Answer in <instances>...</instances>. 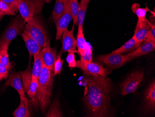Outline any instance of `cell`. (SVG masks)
<instances>
[{
    "mask_svg": "<svg viewBox=\"0 0 155 117\" xmlns=\"http://www.w3.org/2000/svg\"><path fill=\"white\" fill-rule=\"evenodd\" d=\"M69 0H56L54 7L52 12V19L54 21L58 19L65 10L66 5Z\"/></svg>",
    "mask_w": 155,
    "mask_h": 117,
    "instance_id": "20",
    "label": "cell"
},
{
    "mask_svg": "<svg viewBox=\"0 0 155 117\" xmlns=\"http://www.w3.org/2000/svg\"><path fill=\"white\" fill-rule=\"evenodd\" d=\"M21 76L22 77L23 89L25 93H27L32 81V71L30 65H28L27 70L21 72Z\"/></svg>",
    "mask_w": 155,
    "mask_h": 117,
    "instance_id": "24",
    "label": "cell"
},
{
    "mask_svg": "<svg viewBox=\"0 0 155 117\" xmlns=\"http://www.w3.org/2000/svg\"><path fill=\"white\" fill-rule=\"evenodd\" d=\"M86 79L88 90L84 101L90 116H111L110 96L112 85L110 79L101 76L92 75H87Z\"/></svg>",
    "mask_w": 155,
    "mask_h": 117,
    "instance_id": "1",
    "label": "cell"
},
{
    "mask_svg": "<svg viewBox=\"0 0 155 117\" xmlns=\"http://www.w3.org/2000/svg\"><path fill=\"white\" fill-rule=\"evenodd\" d=\"M25 24V21L21 15L15 17L0 38V50H8L12 40L22 33Z\"/></svg>",
    "mask_w": 155,
    "mask_h": 117,
    "instance_id": "4",
    "label": "cell"
},
{
    "mask_svg": "<svg viewBox=\"0 0 155 117\" xmlns=\"http://www.w3.org/2000/svg\"><path fill=\"white\" fill-rule=\"evenodd\" d=\"M74 24L71 30L66 29L62 35V48L58 55H61L65 52L77 53L76 40L74 35Z\"/></svg>",
    "mask_w": 155,
    "mask_h": 117,
    "instance_id": "10",
    "label": "cell"
},
{
    "mask_svg": "<svg viewBox=\"0 0 155 117\" xmlns=\"http://www.w3.org/2000/svg\"><path fill=\"white\" fill-rule=\"evenodd\" d=\"M8 76V70L6 66L0 62V78L2 79H6Z\"/></svg>",
    "mask_w": 155,
    "mask_h": 117,
    "instance_id": "34",
    "label": "cell"
},
{
    "mask_svg": "<svg viewBox=\"0 0 155 117\" xmlns=\"http://www.w3.org/2000/svg\"><path fill=\"white\" fill-rule=\"evenodd\" d=\"M96 60L106 64L110 69L120 68L128 62L125 55L113 52L106 55L98 56L97 57Z\"/></svg>",
    "mask_w": 155,
    "mask_h": 117,
    "instance_id": "8",
    "label": "cell"
},
{
    "mask_svg": "<svg viewBox=\"0 0 155 117\" xmlns=\"http://www.w3.org/2000/svg\"><path fill=\"white\" fill-rule=\"evenodd\" d=\"M74 25H78V14L79 9L78 0H69Z\"/></svg>",
    "mask_w": 155,
    "mask_h": 117,
    "instance_id": "26",
    "label": "cell"
},
{
    "mask_svg": "<svg viewBox=\"0 0 155 117\" xmlns=\"http://www.w3.org/2000/svg\"><path fill=\"white\" fill-rule=\"evenodd\" d=\"M2 80V79L1 78H0V81H1Z\"/></svg>",
    "mask_w": 155,
    "mask_h": 117,
    "instance_id": "38",
    "label": "cell"
},
{
    "mask_svg": "<svg viewBox=\"0 0 155 117\" xmlns=\"http://www.w3.org/2000/svg\"><path fill=\"white\" fill-rule=\"evenodd\" d=\"M62 113L60 108V102L58 99H55L49 108L46 117H63Z\"/></svg>",
    "mask_w": 155,
    "mask_h": 117,
    "instance_id": "25",
    "label": "cell"
},
{
    "mask_svg": "<svg viewBox=\"0 0 155 117\" xmlns=\"http://www.w3.org/2000/svg\"><path fill=\"white\" fill-rule=\"evenodd\" d=\"M131 10L133 13L137 15L138 20L142 21H147L148 20L146 18V15L147 12L150 11L147 6L144 8L140 7V5L137 3H133L131 6Z\"/></svg>",
    "mask_w": 155,
    "mask_h": 117,
    "instance_id": "23",
    "label": "cell"
},
{
    "mask_svg": "<svg viewBox=\"0 0 155 117\" xmlns=\"http://www.w3.org/2000/svg\"><path fill=\"white\" fill-rule=\"evenodd\" d=\"M5 86H11L17 91L19 95L26 96L21 81V77L19 72H13L6 81Z\"/></svg>",
    "mask_w": 155,
    "mask_h": 117,
    "instance_id": "14",
    "label": "cell"
},
{
    "mask_svg": "<svg viewBox=\"0 0 155 117\" xmlns=\"http://www.w3.org/2000/svg\"><path fill=\"white\" fill-rule=\"evenodd\" d=\"M73 20L72 12H71L69 1H68L65 10L61 15L54 22L56 27V40H59L61 38L62 35L64 31L67 29L70 22Z\"/></svg>",
    "mask_w": 155,
    "mask_h": 117,
    "instance_id": "9",
    "label": "cell"
},
{
    "mask_svg": "<svg viewBox=\"0 0 155 117\" xmlns=\"http://www.w3.org/2000/svg\"><path fill=\"white\" fill-rule=\"evenodd\" d=\"M0 1L8 4L15 12L18 10V0H0Z\"/></svg>",
    "mask_w": 155,
    "mask_h": 117,
    "instance_id": "35",
    "label": "cell"
},
{
    "mask_svg": "<svg viewBox=\"0 0 155 117\" xmlns=\"http://www.w3.org/2000/svg\"><path fill=\"white\" fill-rule=\"evenodd\" d=\"M0 15L2 16L5 15H15V12L8 4L0 1Z\"/></svg>",
    "mask_w": 155,
    "mask_h": 117,
    "instance_id": "29",
    "label": "cell"
},
{
    "mask_svg": "<svg viewBox=\"0 0 155 117\" xmlns=\"http://www.w3.org/2000/svg\"><path fill=\"white\" fill-rule=\"evenodd\" d=\"M0 62L6 66L8 71L12 69V64L9 61L8 50L2 49L0 50Z\"/></svg>",
    "mask_w": 155,
    "mask_h": 117,
    "instance_id": "27",
    "label": "cell"
},
{
    "mask_svg": "<svg viewBox=\"0 0 155 117\" xmlns=\"http://www.w3.org/2000/svg\"><path fill=\"white\" fill-rule=\"evenodd\" d=\"M2 17V16H1V15H0V20H1V18Z\"/></svg>",
    "mask_w": 155,
    "mask_h": 117,
    "instance_id": "37",
    "label": "cell"
},
{
    "mask_svg": "<svg viewBox=\"0 0 155 117\" xmlns=\"http://www.w3.org/2000/svg\"><path fill=\"white\" fill-rule=\"evenodd\" d=\"M63 63H64V60L61 58V55H57V58L54 65V76L56 75H60L62 69Z\"/></svg>",
    "mask_w": 155,
    "mask_h": 117,
    "instance_id": "30",
    "label": "cell"
},
{
    "mask_svg": "<svg viewBox=\"0 0 155 117\" xmlns=\"http://www.w3.org/2000/svg\"><path fill=\"white\" fill-rule=\"evenodd\" d=\"M51 0H44V2L47 3H50Z\"/></svg>",
    "mask_w": 155,
    "mask_h": 117,
    "instance_id": "36",
    "label": "cell"
},
{
    "mask_svg": "<svg viewBox=\"0 0 155 117\" xmlns=\"http://www.w3.org/2000/svg\"><path fill=\"white\" fill-rule=\"evenodd\" d=\"M38 79L32 78L31 83L29 85V89L27 92V94L29 98L34 100L35 98V96L36 95L37 92V89H38Z\"/></svg>",
    "mask_w": 155,
    "mask_h": 117,
    "instance_id": "28",
    "label": "cell"
},
{
    "mask_svg": "<svg viewBox=\"0 0 155 117\" xmlns=\"http://www.w3.org/2000/svg\"><path fill=\"white\" fill-rule=\"evenodd\" d=\"M151 22L149 21H142L137 20L135 30L133 37L138 43H141L150 29Z\"/></svg>",
    "mask_w": 155,
    "mask_h": 117,
    "instance_id": "13",
    "label": "cell"
},
{
    "mask_svg": "<svg viewBox=\"0 0 155 117\" xmlns=\"http://www.w3.org/2000/svg\"><path fill=\"white\" fill-rule=\"evenodd\" d=\"M141 43H138L133 37L127 41L123 45L118 48L116 50L112 51L113 53L118 54H125L129 53L134 50L138 47Z\"/></svg>",
    "mask_w": 155,
    "mask_h": 117,
    "instance_id": "19",
    "label": "cell"
},
{
    "mask_svg": "<svg viewBox=\"0 0 155 117\" xmlns=\"http://www.w3.org/2000/svg\"><path fill=\"white\" fill-rule=\"evenodd\" d=\"M143 78V72L136 71L129 77L121 84V95L125 96L136 91Z\"/></svg>",
    "mask_w": 155,
    "mask_h": 117,
    "instance_id": "6",
    "label": "cell"
},
{
    "mask_svg": "<svg viewBox=\"0 0 155 117\" xmlns=\"http://www.w3.org/2000/svg\"><path fill=\"white\" fill-rule=\"evenodd\" d=\"M93 57L92 49L90 45H89L87 49L83 55L81 57V60L85 62H91Z\"/></svg>",
    "mask_w": 155,
    "mask_h": 117,
    "instance_id": "32",
    "label": "cell"
},
{
    "mask_svg": "<svg viewBox=\"0 0 155 117\" xmlns=\"http://www.w3.org/2000/svg\"><path fill=\"white\" fill-rule=\"evenodd\" d=\"M39 55L43 65L54 72V65L57 58L56 50L48 45L41 49Z\"/></svg>",
    "mask_w": 155,
    "mask_h": 117,
    "instance_id": "11",
    "label": "cell"
},
{
    "mask_svg": "<svg viewBox=\"0 0 155 117\" xmlns=\"http://www.w3.org/2000/svg\"><path fill=\"white\" fill-rule=\"evenodd\" d=\"M66 60L68 64V66L70 68H76V61L75 53H68L67 56Z\"/></svg>",
    "mask_w": 155,
    "mask_h": 117,
    "instance_id": "33",
    "label": "cell"
},
{
    "mask_svg": "<svg viewBox=\"0 0 155 117\" xmlns=\"http://www.w3.org/2000/svg\"><path fill=\"white\" fill-rule=\"evenodd\" d=\"M34 62L32 70V79H38L43 68V64L39 54L34 55Z\"/></svg>",
    "mask_w": 155,
    "mask_h": 117,
    "instance_id": "21",
    "label": "cell"
},
{
    "mask_svg": "<svg viewBox=\"0 0 155 117\" xmlns=\"http://www.w3.org/2000/svg\"><path fill=\"white\" fill-rule=\"evenodd\" d=\"M54 76V72L43 65L38 79V89L34 100L42 112L46 111L51 103Z\"/></svg>",
    "mask_w": 155,
    "mask_h": 117,
    "instance_id": "2",
    "label": "cell"
},
{
    "mask_svg": "<svg viewBox=\"0 0 155 117\" xmlns=\"http://www.w3.org/2000/svg\"><path fill=\"white\" fill-rule=\"evenodd\" d=\"M90 0H81L78 14V33L83 32V25L88 6Z\"/></svg>",
    "mask_w": 155,
    "mask_h": 117,
    "instance_id": "18",
    "label": "cell"
},
{
    "mask_svg": "<svg viewBox=\"0 0 155 117\" xmlns=\"http://www.w3.org/2000/svg\"><path fill=\"white\" fill-rule=\"evenodd\" d=\"M23 32L38 43L41 49L50 45V40L41 20L37 17L30 18L25 23Z\"/></svg>",
    "mask_w": 155,
    "mask_h": 117,
    "instance_id": "3",
    "label": "cell"
},
{
    "mask_svg": "<svg viewBox=\"0 0 155 117\" xmlns=\"http://www.w3.org/2000/svg\"><path fill=\"white\" fill-rule=\"evenodd\" d=\"M150 19V22H151V26L150 29H149L147 32V35L145 36L144 40H148V41H151L155 42V22L152 23V20Z\"/></svg>",
    "mask_w": 155,
    "mask_h": 117,
    "instance_id": "31",
    "label": "cell"
},
{
    "mask_svg": "<svg viewBox=\"0 0 155 117\" xmlns=\"http://www.w3.org/2000/svg\"><path fill=\"white\" fill-rule=\"evenodd\" d=\"M145 109L146 111L151 112L155 108V80L150 84L147 88L144 94Z\"/></svg>",
    "mask_w": 155,
    "mask_h": 117,
    "instance_id": "15",
    "label": "cell"
},
{
    "mask_svg": "<svg viewBox=\"0 0 155 117\" xmlns=\"http://www.w3.org/2000/svg\"><path fill=\"white\" fill-rule=\"evenodd\" d=\"M155 49V42L144 40L135 50L125 55V57L130 61L143 55L149 54Z\"/></svg>",
    "mask_w": 155,
    "mask_h": 117,
    "instance_id": "12",
    "label": "cell"
},
{
    "mask_svg": "<svg viewBox=\"0 0 155 117\" xmlns=\"http://www.w3.org/2000/svg\"><path fill=\"white\" fill-rule=\"evenodd\" d=\"M44 0H18V10L25 23L41 12Z\"/></svg>",
    "mask_w": 155,
    "mask_h": 117,
    "instance_id": "5",
    "label": "cell"
},
{
    "mask_svg": "<svg viewBox=\"0 0 155 117\" xmlns=\"http://www.w3.org/2000/svg\"><path fill=\"white\" fill-rule=\"evenodd\" d=\"M76 44L78 50L77 52L79 53L80 56H82L85 53L89 45L84 38L83 32L78 33L77 38L76 40Z\"/></svg>",
    "mask_w": 155,
    "mask_h": 117,
    "instance_id": "22",
    "label": "cell"
},
{
    "mask_svg": "<svg viewBox=\"0 0 155 117\" xmlns=\"http://www.w3.org/2000/svg\"><path fill=\"white\" fill-rule=\"evenodd\" d=\"M76 68H80L86 75L101 76L105 77L110 73L106 68L97 63L92 62H85L80 60L76 61Z\"/></svg>",
    "mask_w": 155,
    "mask_h": 117,
    "instance_id": "7",
    "label": "cell"
},
{
    "mask_svg": "<svg viewBox=\"0 0 155 117\" xmlns=\"http://www.w3.org/2000/svg\"><path fill=\"white\" fill-rule=\"evenodd\" d=\"M21 102L20 105L12 113L15 117H31L29 101L26 96L20 95Z\"/></svg>",
    "mask_w": 155,
    "mask_h": 117,
    "instance_id": "17",
    "label": "cell"
},
{
    "mask_svg": "<svg viewBox=\"0 0 155 117\" xmlns=\"http://www.w3.org/2000/svg\"><path fill=\"white\" fill-rule=\"evenodd\" d=\"M21 35L29 52L30 59L33 56H34V55L39 54L41 48L38 43L25 32H22L21 33Z\"/></svg>",
    "mask_w": 155,
    "mask_h": 117,
    "instance_id": "16",
    "label": "cell"
}]
</instances>
